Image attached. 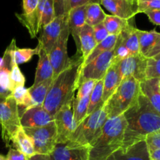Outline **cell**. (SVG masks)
I'll use <instances>...</instances> for the list:
<instances>
[{"label": "cell", "instance_id": "cell-1", "mask_svg": "<svg viewBox=\"0 0 160 160\" xmlns=\"http://www.w3.org/2000/svg\"><path fill=\"white\" fill-rule=\"evenodd\" d=\"M123 116L127 127L122 148L145 140L147 136L160 131V114L142 92L135 104L128 109Z\"/></svg>", "mask_w": 160, "mask_h": 160}, {"label": "cell", "instance_id": "cell-2", "mask_svg": "<svg viewBox=\"0 0 160 160\" xmlns=\"http://www.w3.org/2000/svg\"><path fill=\"white\" fill-rule=\"evenodd\" d=\"M72 59L71 64L54 78L43 103V107L52 117L62 106L74 99L75 92L79 87L78 80L83 59L77 54Z\"/></svg>", "mask_w": 160, "mask_h": 160}, {"label": "cell", "instance_id": "cell-3", "mask_svg": "<svg viewBox=\"0 0 160 160\" xmlns=\"http://www.w3.org/2000/svg\"><path fill=\"white\" fill-rule=\"evenodd\" d=\"M127 122L124 116L109 118L101 134L90 145L88 160H106L123 147Z\"/></svg>", "mask_w": 160, "mask_h": 160}, {"label": "cell", "instance_id": "cell-4", "mask_svg": "<svg viewBox=\"0 0 160 160\" xmlns=\"http://www.w3.org/2000/svg\"><path fill=\"white\" fill-rule=\"evenodd\" d=\"M140 95V81L132 77L123 78L115 92L104 103L108 118L123 115L135 104Z\"/></svg>", "mask_w": 160, "mask_h": 160}, {"label": "cell", "instance_id": "cell-5", "mask_svg": "<svg viewBox=\"0 0 160 160\" xmlns=\"http://www.w3.org/2000/svg\"><path fill=\"white\" fill-rule=\"evenodd\" d=\"M108 119L107 112L103 105L90 115H88L78 125L70 141L90 146L91 144L101 134Z\"/></svg>", "mask_w": 160, "mask_h": 160}, {"label": "cell", "instance_id": "cell-6", "mask_svg": "<svg viewBox=\"0 0 160 160\" xmlns=\"http://www.w3.org/2000/svg\"><path fill=\"white\" fill-rule=\"evenodd\" d=\"M18 106L12 95H0V129L6 146H10L13 136L21 128Z\"/></svg>", "mask_w": 160, "mask_h": 160}, {"label": "cell", "instance_id": "cell-7", "mask_svg": "<svg viewBox=\"0 0 160 160\" xmlns=\"http://www.w3.org/2000/svg\"><path fill=\"white\" fill-rule=\"evenodd\" d=\"M31 138L36 154L49 156L57 143V129L55 121L45 126L34 128H23Z\"/></svg>", "mask_w": 160, "mask_h": 160}, {"label": "cell", "instance_id": "cell-8", "mask_svg": "<svg viewBox=\"0 0 160 160\" xmlns=\"http://www.w3.org/2000/svg\"><path fill=\"white\" fill-rule=\"evenodd\" d=\"M112 60H113V49L105 52L90 62L81 66L78 85L88 80H94L96 81L102 80L108 69L112 64Z\"/></svg>", "mask_w": 160, "mask_h": 160}, {"label": "cell", "instance_id": "cell-9", "mask_svg": "<svg viewBox=\"0 0 160 160\" xmlns=\"http://www.w3.org/2000/svg\"><path fill=\"white\" fill-rule=\"evenodd\" d=\"M70 34L68 20H67L57 42L55 44L52 49L48 54L54 72V78L66 70L73 61V59L69 57L67 53V43H68Z\"/></svg>", "mask_w": 160, "mask_h": 160}, {"label": "cell", "instance_id": "cell-10", "mask_svg": "<svg viewBox=\"0 0 160 160\" xmlns=\"http://www.w3.org/2000/svg\"><path fill=\"white\" fill-rule=\"evenodd\" d=\"M73 100L62 106L54 116L58 134L57 143L70 141L78 127L73 117Z\"/></svg>", "mask_w": 160, "mask_h": 160}, {"label": "cell", "instance_id": "cell-11", "mask_svg": "<svg viewBox=\"0 0 160 160\" xmlns=\"http://www.w3.org/2000/svg\"><path fill=\"white\" fill-rule=\"evenodd\" d=\"M89 145H83L73 141L56 143L49 155L50 160H88Z\"/></svg>", "mask_w": 160, "mask_h": 160}, {"label": "cell", "instance_id": "cell-12", "mask_svg": "<svg viewBox=\"0 0 160 160\" xmlns=\"http://www.w3.org/2000/svg\"><path fill=\"white\" fill-rule=\"evenodd\" d=\"M147 59L142 54L129 56L117 62L119 72L121 79L132 77L137 81H142L146 79Z\"/></svg>", "mask_w": 160, "mask_h": 160}, {"label": "cell", "instance_id": "cell-13", "mask_svg": "<svg viewBox=\"0 0 160 160\" xmlns=\"http://www.w3.org/2000/svg\"><path fill=\"white\" fill-rule=\"evenodd\" d=\"M68 20V13L56 17L48 24L42 28V34L38 38V45L49 53L57 42L62 29Z\"/></svg>", "mask_w": 160, "mask_h": 160}, {"label": "cell", "instance_id": "cell-14", "mask_svg": "<svg viewBox=\"0 0 160 160\" xmlns=\"http://www.w3.org/2000/svg\"><path fill=\"white\" fill-rule=\"evenodd\" d=\"M20 125L23 128H40L54 121V117L43 106L28 108L20 114Z\"/></svg>", "mask_w": 160, "mask_h": 160}, {"label": "cell", "instance_id": "cell-15", "mask_svg": "<svg viewBox=\"0 0 160 160\" xmlns=\"http://www.w3.org/2000/svg\"><path fill=\"white\" fill-rule=\"evenodd\" d=\"M111 14L124 20H131L138 13L137 0H100Z\"/></svg>", "mask_w": 160, "mask_h": 160}, {"label": "cell", "instance_id": "cell-16", "mask_svg": "<svg viewBox=\"0 0 160 160\" xmlns=\"http://www.w3.org/2000/svg\"><path fill=\"white\" fill-rule=\"evenodd\" d=\"M106 160H151V158L146 142L143 140L126 148H120Z\"/></svg>", "mask_w": 160, "mask_h": 160}, {"label": "cell", "instance_id": "cell-17", "mask_svg": "<svg viewBox=\"0 0 160 160\" xmlns=\"http://www.w3.org/2000/svg\"><path fill=\"white\" fill-rule=\"evenodd\" d=\"M88 5L73 8L68 12V25L70 34L73 36L77 46V55L81 56L79 34L86 24V10Z\"/></svg>", "mask_w": 160, "mask_h": 160}, {"label": "cell", "instance_id": "cell-18", "mask_svg": "<svg viewBox=\"0 0 160 160\" xmlns=\"http://www.w3.org/2000/svg\"><path fill=\"white\" fill-rule=\"evenodd\" d=\"M16 40L12 39L9 46L6 48L2 56V62L0 66V87L6 90H11L10 73L14 63L13 52L16 48Z\"/></svg>", "mask_w": 160, "mask_h": 160}, {"label": "cell", "instance_id": "cell-19", "mask_svg": "<svg viewBox=\"0 0 160 160\" xmlns=\"http://www.w3.org/2000/svg\"><path fill=\"white\" fill-rule=\"evenodd\" d=\"M45 1L46 0H39L37 9H35L33 15L30 17H25L22 13H16L17 18L20 23L27 28L31 38L37 37L38 34L41 31L40 23Z\"/></svg>", "mask_w": 160, "mask_h": 160}, {"label": "cell", "instance_id": "cell-20", "mask_svg": "<svg viewBox=\"0 0 160 160\" xmlns=\"http://www.w3.org/2000/svg\"><path fill=\"white\" fill-rule=\"evenodd\" d=\"M38 56L39 59L33 85H37L43 81L54 78V72L48 53L41 46Z\"/></svg>", "mask_w": 160, "mask_h": 160}, {"label": "cell", "instance_id": "cell-21", "mask_svg": "<svg viewBox=\"0 0 160 160\" xmlns=\"http://www.w3.org/2000/svg\"><path fill=\"white\" fill-rule=\"evenodd\" d=\"M122 79L119 72L117 63H112L108 69L103 78V93L102 101L106 102L109 97L115 92L120 85Z\"/></svg>", "mask_w": 160, "mask_h": 160}, {"label": "cell", "instance_id": "cell-22", "mask_svg": "<svg viewBox=\"0 0 160 160\" xmlns=\"http://www.w3.org/2000/svg\"><path fill=\"white\" fill-rule=\"evenodd\" d=\"M159 78H149L140 82L141 92L145 95L150 104L160 114V93Z\"/></svg>", "mask_w": 160, "mask_h": 160}, {"label": "cell", "instance_id": "cell-23", "mask_svg": "<svg viewBox=\"0 0 160 160\" xmlns=\"http://www.w3.org/2000/svg\"><path fill=\"white\" fill-rule=\"evenodd\" d=\"M11 142L13 148L24 154L28 158L32 157L36 154L31 138L27 135L22 127L16 133Z\"/></svg>", "mask_w": 160, "mask_h": 160}, {"label": "cell", "instance_id": "cell-24", "mask_svg": "<svg viewBox=\"0 0 160 160\" xmlns=\"http://www.w3.org/2000/svg\"><path fill=\"white\" fill-rule=\"evenodd\" d=\"M79 38L80 45H81V58L84 61L97 45L92 27L88 26V24L84 25L80 32Z\"/></svg>", "mask_w": 160, "mask_h": 160}, {"label": "cell", "instance_id": "cell-25", "mask_svg": "<svg viewBox=\"0 0 160 160\" xmlns=\"http://www.w3.org/2000/svg\"><path fill=\"white\" fill-rule=\"evenodd\" d=\"M138 36L140 53L145 56L157 42L160 37V33L157 32L156 30L147 31L138 29Z\"/></svg>", "mask_w": 160, "mask_h": 160}, {"label": "cell", "instance_id": "cell-26", "mask_svg": "<svg viewBox=\"0 0 160 160\" xmlns=\"http://www.w3.org/2000/svg\"><path fill=\"white\" fill-rule=\"evenodd\" d=\"M123 38V43L129 52L130 56L141 54L139 49L138 36V28L133 24L130 25L126 30L120 33Z\"/></svg>", "mask_w": 160, "mask_h": 160}, {"label": "cell", "instance_id": "cell-27", "mask_svg": "<svg viewBox=\"0 0 160 160\" xmlns=\"http://www.w3.org/2000/svg\"><path fill=\"white\" fill-rule=\"evenodd\" d=\"M53 79L47 80L37 85H32L29 88H28V92L34 103V106H43V103L46 98L48 90L51 87Z\"/></svg>", "mask_w": 160, "mask_h": 160}, {"label": "cell", "instance_id": "cell-28", "mask_svg": "<svg viewBox=\"0 0 160 160\" xmlns=\"http://www.w3.org/2000/svg\"><path fill=\"white\" fill-rule=\"evenodd\" d=\"M103 24L107 30L109 34L119 35L132 23H131V20H124L116 16L106 14V18L103 21Z\"/></svg>", "mask_w": 160, "mask_h": 160}, {"label": "cell", "instance_id": "cell-29", "mask_svg": "<svg viewBox=\"0 0 160 160\" xmlns=\"http://www.w3.org/2000/svg\"><path fill=\"white\" fill-rule=\"evenodd\" d=\"M117 37H118V35L109 34L104 41H102V42H100V43L97 44V45L95 47V48L92 50V52L89 54V56L83 61L81 66H84L85 65V64L88 63V62H90L91 61H92L94 59L98 57V56L102 54L105 52L113 49L114 46H115L116 42H117Z\"/></svg>", "mask_w": 160, "mask_h": 160}, {"label": "cell", "instance_id": "cell-30", "mask_svg": "<svg viewBox=\"0 0 160 160\" xmlns=\"http://www.w3.org/2000/svg\"><path fill=\"white\" fill-rule=\"evenodd\" d=\"M12 96L15 99L20 114L25 110L34 106L31 97L28 92V88L24 86H19L12 91Z\"/></svg>", "mask_w": 160, "mask_h": 160}, {"label": "cell", "instance_id": "cell-31", "mask_svg": "<svg viewBox=\"0 0 160 160\" xmlns=\"http://www.w3.org/2000/svg\"><path fill=\"white\" fill-rule=\"evenodd\" d=\"M106 14L101 8L99 3H91L87 6L86 10V24L94 27L103 23Z\"/></svg>", "mask_w": 160, "mask_h": 160}, {"label": "cell", "instance_id": "cell-32", "mask_svg": "<svg viewBox=\"0 0 160 160\" xmlns=\"http://www.w3.org/2000/svg\"><path fill=\"white\" fill-rule=\"evenodd\" d=\"M102 93H103V79L97 81L94 87L93 90L90 94L89 98V105L88 109L87 116L90 115L96 109L100 106H103L104 102L102 101Z\"/></svg>", "mask_w": 160, "mask_h": 160}, {"label": "cell", "instance_id": "cell-33", "mask_svg": "<svg viewBox=\"0 0 160 160\" xmlns=\"http://www.w3.org/2000/svg\"><path fill=\"white\" fill-rule=\"evenodd\" d=\"M89 98L90 95L84 97L80 100H76L74 98L73 102V117L77 125L79 124L86 117H87L88 109L89 105Z\"/></svg>", "mask_w": 160, "mask_h": 160}, {"label": "cell", "instance_id": "cell-34", "mask_svg": "<svg viewBox=\"0 0 160 160\" xmlns=\"http://www.w3.org/2000/svg\"><path fill=\"white\" fill-rule=\"evenodd\" d=\"M39 50H40V45L38 44L37 47L34 48H18L16 47L13 52V59L14 62L17 64L25 63L32 59L34 55H38Z\"/></svg>", "mask_w": 160, "mask_h": 160}, {"label": "cell", "instance_id": "cell-35", "mask_svg": "<svg viewBox=\"0 0 160 160\" xmlns=\"http://www.w3.org/2000/svg\"><path fill=\"white\" fill-rule=\"evenodd\" d=\"M129 56V52H128L127 47L125 46L121 34H120L117 37L115 46L113 48V60H112V63H117L120 61H121L122 59H125V58Z\"/></svg>", "mask_w": 160, "mask_h": 160}, {"label": "cell", "instance_id": "cell-36", "mask_svg": "<svg viewBox=\"0 0 160 160\" xmlns=\"http://www.w3.org/2000/svg\"><path fill=\"white\" fill-rule=\"evenodd\" d=\"M159 78L160 79V57L155 56L148 58L147 61L146 79Z\"/></svg>", "mask_w": 160, "mask_h": 160}, {"label": "cell", "instance_id": "cell-37", "mask_svg": "<svg viewBox=\"0 0 160 160\" xmlns=\"http://www.w3.org/2000/svg\"><path fill=\"white\" fill-rule=\"evenodd\" d=\"M55 18H56V15H55L53 0H46L45 3V6H44L43 12H42V20H41V30L45 25L48 24L50 22L52 21Z\"/></svg>", "mask_w": 160, "mask_h": 160}, {"label": "cell", "instance_id": "cell-38", "mask_svg": "<svg viewBox=\"0 0 160 160\" xmlns=\"http://www.w3.org/2000/svg\"><path fill=\"white\" fill-rule=\"evenodd\" d=\"M25 81H26L25 77L20 71L19 65H17L14 62L10 73L11 90L12 91L14 88L19 87V86H24Z\"/></svg>", "mask_w": 160, "mask_h": 160}, {"label": "cell", "instance_id": "cell-39", "mask_svg": "<svg viewBox=\"0 0 160 160\" xmlns=\"http://www.w3.org/2000/svg\"><path fill=\"white\" fill-rule=\"evenodd\" d=\"M96 82L97 81H94V80H88V81H85L83 83H81L78 89L76 97L74 98L75 99L80 100L84 98V97L90 95Z\"/></svg>", "mask_w": 160, "mask_h": 160}, {"label": "cell", "instance_id": "cell-40", "mask_svg": "<svg viewBox=\"0 0 160 160\" xmlns=\"http://www.w3.org/2000/svg\"><path fill=\"white\" fill-rule=\"evenodd\" d=\"M138 13L160 9V0H137Z\"/></svg>", "mask_w": 160, "mask_h": 160}, {"label": "cell", "instance_id": "cell-41", "mask_svg": "<svg viewBox=\"0 0 160 160\" xmlns=\"http://www.w3.org/2000/svg\"><path fill=\"white\" fill-rule=\"evenodd\" d=\"M53 6L56 17L67 14L70 11L69 0H53Z\"/></svg>", "mask_w": 160, "mask_h": 160}, {"label": "cell", "instance_id": "cell-42", "mask_svg": "<svg viewBox=\"0 0 160 160\" xmlns=\"http://www.w3.org/2000/svg\"><path fill=\"white\" fill-rule=\"evenodd\" d=\"M92 29H93L94 36H95V39L96 41L97 44L104 41L109 35L103 23L92 27Z\"/></svg>", "mask_w": 160, "mask_h": 160}, {"label": "cell", "instance_id": "cell-43", "mask_svg": "<svg viewBox=\"0 0 160 160\" xmlns=\"http://www.w3.org/2000/svg\"><path fill=\"white\" fill-rule=\"evenodd\" d=\"M149 151L159 149L160 148V131L149 134L145 138Z\"/></svg>", "mask_w": 160, "mask_h": 160}, {"label": "cell", "instance_id": "cell-44", "mask_svg": "<svg viewBox=\"0 0 160 160\" xmlns=\"http://www.w3.org/2000/svg\"><path fill=\"white\" fill-rule=\"evenodd\" d=\"M39 0H22L23 2V15L25 17H30L33 15L37 9Z\"/></svg>", "mask_w": 160, "mask_h": 160}, {"label": "cell", "instance_id": "cell-45", "mask_svg": "<svg viewBox=\"0 0 160 160\" xmlns=\"http://www.w3.org/2000/svg\"><path fill=\"white\" fill-rule=\"evenodd\" d=\"M6 160H29V158L15 148H11L6 156Z\"/></svg>", "mask_w": 160, "mask_h": 160}, {"label": "cell", "instance_id": "cell-46", "mask_svg": "<svg viewBox=\"0 0 160 160\" xmlns=\"http://www.w3.org/2000/svg\"><path fill=\"white\" fill-rule=\"evenodd\" d=\"M144 13L148 17V20L155 25L160 26V9L146 11Z\"/></svg>", "mask_w": 160, "mask_h": 160}, {"label": "cell", "instance_id": "cell-47", "mask_svg": "<svg viewBox=\"0 0 160 160\" xmlns=\"http://www.w3.org/2000/svg\"><path fill=\"white\" fill-rule=\"evenodd\" d=\"M91 3H99L100 4V0H69L70 10L73 8L88 5Z\"/></svg>", "mask_w": 160, "mask_h": 160}, {"label": "cell", "instance_id": "cell-48", "mask_svg": "<svg viewBox=\"0 0 160 160\" xmlns=\"http://www.w3.org/2000/svg\"><path fill=\"white\" fill-rule=\"evenodd\" d=\"M159 54H160V37L157 40V42H156L154 46L152 47V49L148 52V54L145 56V57H146L147 59H148V58H152Z\"/></svg>", "mask_w": 160, "mask_h": 160}, {"label": "cell", "instance_id": "cell-49", "mask_svg": "<svg viewBox=\"0 0 160 160\" xmlns=\"http://www.w3.org/2000/svg\"><path fill=\"white\" fill-rule=\"evenodd\" d=\"M149 152L151 160H160V148L149 151Z\"/></svg>", "mask_w": 160, "mask_h": 160}, {"label": "cell", "instance_id": "cell-50", "mask_svg": "<svg viewBox=\"0 0 160 160\" xmlns=\"http://www.w3.org/2000/svg\"><path fill=\"white\" fill-rule=\"evenodd\" d=\"M29 160H50L49 156L47 155H39L35 154L32 157L29 158Z\"/></svg>", "mask_w": 160, "mask_h": 160}, {"label": "cell", "instance_id": "cell-51", "mask_svg": "<svg viewBox=\"0 0 160 160\" xmlns=\"http://www.w3.org/2000/svg\"><path fill=\"white\" fill-rule=\"evenodd\" d=\"M0 160H6V157L2 155H0Z\"/></svg>", "mask_w": 160, "mask_h": 160}, {"label": "cell", "instance_id": "cell-52", "mask_svg": "<svg viewBox=\"0 0 160 160\" xmlns=\"http://www.w3.org/2000/svg\"><path fill=\"white\" fill-rule=\"evenodd\" d=\"M2 62V58H0V66H1Z\"/></svg>", "mask_w": 160, "mask_h": 160}, {"label": "cell", "instance_id": "cell-53", "mask_svg": "<svg viewBox=\"0 0 160 160\" xmlns=\"http://www.w3.org/2000/svg\"><path fill=\"white\" fill-rule=\"evenodd\" d=\"M159 93H160V79H159Z\"/></svg>", "mask_w": 160, "mask_h": 160}, {"label": "cell", "instance_id": "cell-54", "mask_svg": "<svg viewBox=\"0 0 160 160\" xmlns=\"http://www.w3.org/2000/svg\"><path fill=\"white\" fill-rule=\"evenodd\" d=\"M159 56V57H160V54H159V55H157V56Z\"/></svg>", "mask_w": 160, "mask_h": 160}]
</instances>
